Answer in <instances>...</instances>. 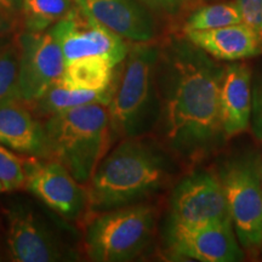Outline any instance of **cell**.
Masks as SVG:
<instances>
[{
	"label": "cell",
	"mask_w": 262,
	"mask_h": 262,
	"mask_svg": "<svg viewBox=\"0 0 262 262\" xmlns=\"http://www.w3.org/2000/svg\"><path fill=\"white\" fill-rule=\"evenodd\" d=\"M74 2L78 3V4L81 5V6H83V4H84V0H74Z\"/></svg>",
	"instance_id": "obj_28"
},
{
	"label": "cell",
	"mask_w": 262,
	"mask_h": 262,
	"mask_svg": "<svg viewBox=\"0 0 262 262\" xmlns=\"http://www.w3.org/2000/svg\"><path fill=\"white\" fill-rule=\"evenodd\" d=\"M19 45L0 49V104L19 100L18 90Z\"/></svg>",
	"instance_id": "obj_21"
},
{
	"label": "cell",
	"mask_w": 262,
	"mask_h": 262,
	"mask_svg": "<svg viewBox=\"0 0 262 262\" xmlns=\"http://www.w3.org/2000/svg\"><path fill=\"white\" fill-rule=\"evenodd\" d=\"M166 253L172 260L237 262L244 260L232 220L198 226H165Z\"/></svg>",
	"instance_id": "obj_7"
},
{
	"label": "cell",
	"mask_w": 262,
	"mask_h": 262,
	"mask_svg": "<svg viewBox=\"0 0 262 262\" xmlns=\"http://www.w3.org/2000/svg\"><path fill=\"white\" fill-rule=\"evenodd\" d=\"M243 22L237 3H220L195 10L189 16L185 31H203Z\"/></svg>",
	"instance_id": "obj_20"
},
{
	"label": "cell",
	"mask_w": 262,
	"mask_h": 262,
	"mask_svg": "<svg viewBox=\"0 0 262 262\" xmlns=\"http://www.w3.org/2000/svg\"><path fill=\"white\" fill-rule=\"evenodd\" d=\"M83 8L104 27L126 40L149 42L155 24L135 0H84Z\"/></svg>",
	"instance_id": "obj_13"
},
{
	"label": "cell",
	"mask_w": 262,
	"mask_h": 262,
	"mask_svg": "<svg viewBox=\"0 0 262 262\" xmlns=\"http://www.w3.org/2000/svg\"><path fill=\"white\" fill-rule=\"evenodd\" d=\"M8 245L12 260L51 262L68 260L75 255L44 216L25 204L6 210Z\"/></svg>",
	"instance_id": "obj_9"
},
{
	"label": "cell",
	"mask_w": 262,
	"mask_h": 262,
	"mask_svg": "<svg viewBox=\"0 0 262 262\" xmlns=\"http://www.w3.org/2000/svg\"><path fill=\"white\" fill-rule=\"evenodd\" d=\"M226 220H231V215L216 173L194 171L173 188L166 226H198Z\"/></svg>",
	"instance_id": "obj_10"
},
{
	"label": "cell",
	"mask_w": 262,
	"mask_h": 262,
	"mask_svg": "<svg viewBox=\"0 0 262 262\" xmlns=\"http://www.w3.org/2000/svg\"><path fill=\"white\" fill-rule=\"evenodd\" d=\"M243 24L248 25L262 37V0H237Z\"/></svg>",
	"instance_id": "obj_23"
},
{
	"label": "cell",
	"mask_w": 262,
	"mask_h": 262,
	"mask_svg": "<svg viewBox=\"0 0 262 262\" xmlns=\"http://www.w3.org/2000/svg\"><path fill=\"white\" fill-rule=\"evenodd\" d=\"M26 185L33 194L66 220H78L88 210L86 188L60 163L41 157L25 160Z\"/></svg>",
	"instance_id": "obj_12"
},
{
	"label": "cell",
	"mask_w": 262,
	"mask_h": 262,
	"mask_svg": "<svg viewBox=\"0 0 262 262\" xmlns=\"http://www.w3.org/2000/svg\"><path fill=\"white\" fill-rule=\"evenodd\" d=\"M114 89L116 86L101 91L73 90L55 84L29 107L34 116L49 118L62 111L84 106V104L101 103L108 106L113 97Z\"/></svg>",
	"instance_id": "obj_18"
},
{
	"label": "cell",
	"mask_w": 262,
	"mask_h": 262,
	"mask_svg": "<svg viewBox=\"0 0 262 262\" xmlns=\"http://www.w3.org/2000/svg\"><path fill=\"white\" fill-rule=\"evenodd\" d=\"M225 67L191 41L173 42L158 62L162 112L158 125L176 158L196 164L225 140L220 89Z\"/></svg>",
	"instance_id": "obj_1"
},
{
	"label": "cell",
	"mask_w": 262,
	"mask_h": 262,
	"mask_svg": "<svg viewBox=\"0 0 262 262\" xmlns=\"http://www.w3.org/2000/svg\"><path fill=\"white\" fill-rule=\"evenodd\" d=\"M22 2L24 0H0V10L12 15L22 9Z\"/></svg>",
	"instance_id": "obj_26"
},
{
	"label": "cell",
	"mask_w": 262,
	"mask_h": 262,
	"mask_svg": "<svg viewBox=\"0 0 262 262\" xmlns=\"http://www.w3.org/2000/svg\"><path fill=\"white\" fill-rule=\"evenodd\" d=\"M172 160L170 152L146 136L122 140L88 182V210L97 214L142 203L168 185Z\"/></svg>",
	"instance_id": "obj_2"
},
{
	"label": "cell",
	"mask_w": 262,
	"mask_h": 262,
	"mask_svg": "<svg viewBox=\"0 0 262 262\" xmlns=\"http://www.w3.org/2000/svg\"><path fill=\"white\" fill-rule=\"evenodd\" d=\"M44 157L60 163L80 185L89 182L112 141L108 106L84 104L47 118Z\"/></svg>",
	"instance_id": "obj_4"
},
{
	"label": "cell",
	"mask_w": 262,
	"mask_h": 262,
	"mask_svg": "<svg viewBox=\"0 0 262 262\" xmlns=\"http://www.w3.org/2000/svg\"><path fill=\"white\" fill-rule=\"evenodd\" d=\"M261 185H262V165H261Z\"/></svg>",
	"instance_id": "obj_29"
},
{
	"label": "cell",
	"mask_w": 262,
	"mask_h": 262,
	"mask_svg": "<svg viewBox=\"0 0 262 262\" xmlns=\"http://www.w3.org/2000/svg\"><path fill=\"white\" fill-rule=\"evenodd\" d=\"M0 143L31 157H44V130L22 101L0 104Z\"/></svg>",
	"instance_id": "obj_16"
},
{
	"label": "cell",
	"mask_w": 262,
	"mask_h": 262,
	"mask_svg": "<svg viewBox=\"0 0 262 262\" xmlns=\"http://www.w3.org/2000/svg\"><path fill=\"white\" fill-rule=\"evenodd\" d=\"M185 32L193 45L216 60L239 61L262 54V37L243 22L220 28Z\"/></svg>",
	"instance_id": "obj_14"
},
{
	"label": "cell",
	"mask_w": 262,
	"mask_h": 262,
	"mask_svg": "<svg viewBox=\"0 0 262 262\" xmlns=\"http://www.w3.org/2000/svg\"><path fill=\"white\" fill-rule=\"evenodd\" d=\"M141 2L158 11L166 12V14H176L186 4L187 0H141Z\"/></svg>",
	"instance_id": "obj_25"
},
{
	"label": "cell",
	"mask_w": 262,
	"mask_h": 262,
	"mask_svg": "<svg viewBox=\"0 0 262 262\" xmlns=\"http://www.w3.org/2000/svg\"><path fill=\"white\" fill-rule=\"evenodd\" d=\"M260 158L254 153L226 162L219 172L239 244L248 250L262 245V185Z\"/></svg>",
	"instance_id": "obj_6"
},
{
	"label": "cell",
	"mask_w": 262,
	"mask_h": 262,
	"mask_svg": "<svg viewBox=\"0 0 262 262\" xmlns=\"http://www.w3.org/2000/svg\"><path fill=\"white\" fill-rule=\"evenodd\" d=\"M78 3L74 0H24L25 25L28 32H44L66 17Z\"/></svg>",
	"instance_id": "obj_19"
},
{
	"label": "cell",
	"mask_w": 262,
	"mask_h": 262,
	"mask_svg": "<svg viewBox=\"0 0 262 262\" xmlns=\"http://www.w3.org/2000/svg\"><path fill=\"white\" fill-rule=\"evenodd\" d=\"M160 52L148 42H137L127 51L108 104L112 139L148 135L160 119L158 62Z\"/></svg>",
	"instance_id": "obj_3"
},
{
	"label": "cell",
	"mask_w": 262,
	"mask_h": 262,
	"mask_svg": "<svg viewBox=\"0 0 262 262\" xmlns=\"http://www.w3.org/2000/svg\"><path fill=\"white\" fill-rule=\"evenodd\" d=\"M221 119L226 137L244 133L250 125L253 90L251 72L247 64L225 67L220 89Z\"/></svg>",
	"instance_id": "obj_15"
},
{
	"label": "cell",
	"mask_w": 262,
	"mask_h": 262,
	"mask_svg": "<svg viewBox=\"0 0 262 262\" xmlns=\"http://www.w3.org/2000/svg\"><path fill=\"white\" fill-rule=\"evenodd\" d=\"M24 162L0 143V192H11L25 187Z\"/></svg>",
	"instance_id": "obj_22"
},
{
	"label": "cell",
	"mask_w": 262,
	"mask_h": 262,
	"mask_svg": "<svg viewBox=\"0 0 262 262\" xmlns=\"http://www.w3.org/2000/svg\"><path fill=\"white\" fill-rule=\"evenodd\" d=\"M118 66L100 56L78 58L66 63L63 74L56 84L73 90L112 89L117 84L118 74L114 70Z\"/></svg>",
	"instance_id": "obj_17"
},
{
	"label": "cell",
	"mask_w": 262,
	"mask_h": 262,
	"mask_svg": "<svg viewBox=\"0 0 262 262\" xmlns=\"http://www.w3.org/2000/svg\"><path fill=\"white\" fill-rule=\"evenodd\" d=\"M18 45L19 100L29 107L60 80L66 63L51 29L25 33Z\"/></svg>",
	"instance_id": "obj_11"
},
{
	"label": "cell",
	"mask_w": 262,
	"mask_h": 262,
	"mask_svg": "<svg viewBox=\"0 0 262 262\" xmlns=\"http://www.w3.org/2000/svg\"><path fill=\"white\" fill-rule=\"evenodd\" d=\"M51 32L60 45L64 63L78 58L100 56L118 66L129 51L122 37L97 22L79 4L58 21Z\"/></svg>",
	"instance_id": "obj_8"
},
{
	"label": "cell",
	"mask_w": 262,
	"mask_h": 262,
	"mask_svg": "<svg viewBox=\"0 0 262 262\" xmlns=\"http://www.w3.org/2000/svg\"><path fill=\"white\" fill-rule=\"evenodd\" d=\"M10 28V14L0 10V33L8 31Z\"/></svg>",
	"instance_id": "obj_27"
},
{
	"label": "cell",
	"mask_w": 262,
	"mask_h": 262,
	"mask_svg": "<svg viewBox=\"0 0 262 262\" xmlns=\"http://www.w3.org/2000/svg\"><path fill=\"white\" fill-rule=\"evenodd\" d=\"M250 123L255 136L257 139H262V80L256 84L253 93Z\"/></svg>",
	"instance_id": "obj_24"
},
{
	"label": "cell",
	"mask_w": 262,
	"mask_h": 262,
	"mask_svg": "<svg viewBox=\"0 0 262 262\" xmlns=\"http://www.w3.org/2000/svg\"><path fill=\"white\" fill-rule=\"evenodd\" d=\"M260 249H261V251H262V245H261V248H260Z\"/></svg>",
	"instance_id": "obj_30"
},
{
	"label": "cell",
	"mask_w": 262,
	"mask_h": 262,
	"mask_svg": "<svg viewBox=\"0 0 262 262\" xmlns=\"http://www.w3.org/2000/svg\"><path fill=\"white\" fill-rule=\"evenodd\" d=\"M93 215L84 243L94 261L134 260L146 250L156 231V208L143 202Z\"/></svg>",
	"instance_id": "obj_5"
}]
</instances>
